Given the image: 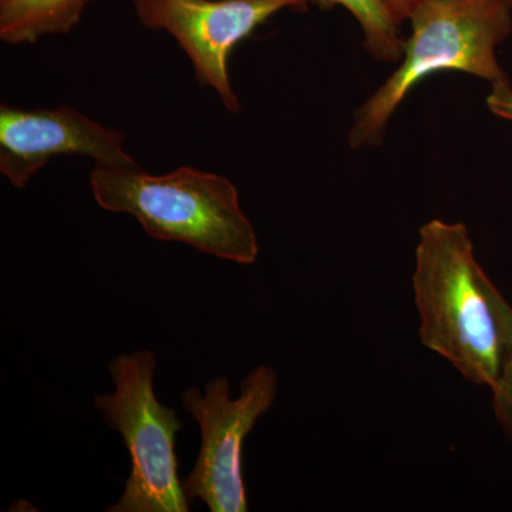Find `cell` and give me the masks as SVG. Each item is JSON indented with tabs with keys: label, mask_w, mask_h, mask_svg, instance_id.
Segmentation results:
<instances>
[{
	"label": "cell",
	"mask_w": 512,
	"mask_h": 512,
	"mask_svg": "<svg viewBox=\"0 0 512 512\" xmlns=\"http://www.w3.org/2000/svg\"><path fill=\"white\" fill-rule=\"evenodd\" d=\"M491 284L466 225L431 220L420 228L413 293L421 343L467 382L488 387L500 373L503 356Z\"/></svg>",
	"instance_id": "cell-1"
},
{
	"label": "cell",
	"mask_w": 512,
	"mask_h": 512,
	"mask_svg": "<svg viewBox=\"0 0 512 512\" xmlns=\"http://www.w3.org/2000/svg\"><path fill=\"white\" fill-rule=\"evenodd\" d=\"M90 187L103 210L131 215L157 241L183 242L239 265L258 258L254 225L237 187L222 175L188 165L163 175L96 165Z\"/></svg>",
	"instance_id": "cell-2"
},
{
	"label": "cell",
	"mask_w": 512,
	"mask_h": 512,
	"mask_svg": "<svg viewBox=\"0 0 512 512\" xmlns=\"http://www.w3.org/2000/svg\"><path fill=\"white\" fill-rule=\"evenodd\" d=\"M400 66L356 110L352 148L380 146L387 123L421 80L460 72L491 84L508 80L495 49L512 30L510 0H426L410 15Z\"/></svg>",
	"instance_id": "cell-3"
},
{
	"label": "cell",
	"mask_w": 512,
	"mask_h": 512,
	"mask_svg": "<svg viewBox=\"0 0 512 512\" xmlns=\"http://www.w3.org/2000/svg\"><path fill=\"white\" fill-rule=\"evenodd\" d=\"M156 353L120 355L109 365L113 393L96 396L97 412L123 437L131 458L126 488L107 512H188L190 501L178 478L175 439L183 427L175 410L154 392Z\"/></svg>",
	"instance_id": "cell-4"
},
{
	"label": "cell",
	"mask_w": 512,
	"mask_h": 512,
	"mask_svg": "<svg viewBox=\"0 0 512 512\" xmlns=\"http://www.w3.org/2000/svg\"><path fill=\"white\" fill-rule=\"evenodd\" d=\"M278 387V373L258 366L242 380L237 399H231L227 377L210 380L204 394L195 387L185 390L184 407L201 431L200 453L183 480L188 501L201 500L211 512L248 511L242 450L256 421L274 404Z\"/></svg>",
	"instance_id": "cell-5"
},
{
	"label": "cell",
	"mask_w": 512,
	"mask_h": 512,
	"mask_svg": "<svg viewBox=\"0 0 512 512\" xmlns=\"http://www.w3.org/2000/svg\"><path fill=\"white\" fill-rule=\"evenodd\" d=\"M312 0H134L144 28L164 30L190 57L202 87L217 92L231 113L241 103L228 74L232 50L285 9L305 10Z\"/></svg>",
	"instance_id": "cell-6"
},
{
	"label": "cell",
	"mask_w": 512,
	"mask_h": 512,
	"mask_svg": "<svg viewBox=\"0 0 512 512\" xmlns=\"http://www.w3.org/2000/svg\"><path fill=\"white\" fill-rule=\"evenodd\" d=\"M60 156L89 157L100 167H140L124 148L120 131L72 107H0V173L13 187L25 188L50 160Z\"/></svg>",
	"instance_id": "cell-7"
},
{
	"label": "cell",
	"mask_w": 512,
	"mask_h": 512,
	"mask_svg": "<svg viewBox=\"0 0 512 512\" xmlns=\"http://www.w3.org/2000/svg\"><path fill=\"white\" fill-rule=\"evenodd\" d=\"M93 0H0V40L8 45L36 43L64 35L79 25Z\"/></svg>",
	"instance_id": "cell-8"
},
{
	"label": "cell",
	"mask_w": 512,
	"mask_h": 512,
	"mask_svg": "<svg viewBox=\"0 0 512 512\" xmlns=\"http://www.w3.org/2000/svg\"><path fill=\"white\" fill-rule=\"evenodd\" d=\"M316 5L322 9L336 5L348 9L362 28L365 35L363 43L373 59L386 63L402 60L404 40L384 0H319Z\"/></svg>",
	"instance_id": "cell-9"
},
{
	"label": "cell",
	"mask_w": 512,
	"mask_h": 512,
	"mask_svg": "<svg viewBox=\"0 0 512 512\" xmlns=\"http://www.w3.org/2000/svg\"><path fill=\"white\" fill-rule=\"evenodd\" d=\"M490 295L503 335L500 373L490 389L495 417L512 440V308L494 284L490 286Z\"/></svg>",
	"instance_id": "cell-10"
},
{
	"label": "cell",
	"mask_w": 512,
	"mask_h": 512,
	"mask_svg": "<svg viewBox=\"0 0 512 512\" xmlns=\"http://www.w3.org/2000/svg\"><path fill=\"white\" fill-rule=\"evenodd\" d=\"M490 96L487 97V106L495 116L512 121V89L508 80L491 84Z\"/></svg>",
	"instance_id": "cell-11"
},
{
	"label": "cell",
	"mask_w": 512,
	"mask_h": 512,
	"mask_svg": "<svg viewBox=\"0 0 512 512\" xmlns=\"http://www.w3.org/2000/svg\"><path fill=\"white\" fill-rule=\"evenodd\" d=\"M423 2H426V0H384V5H386L396 25L400 26L404 20H409L413 10Z\"/></svg>",
	"instance_id": "cell-12"
},
{
	"label": "cell",
	"mask_w": 512,
	"mask_h": 512,
	"mask_svg": "<svg viewBox=\"0 0 512 512\" xmlns=\"http://www.w3.org/2000/svg\"><path fill=\"white\" fill-rule=\"evenodd\" d=\"M319 0H312V3H318Z\"/></svg>",
	"instance_id": "cell-13"
},
{
	"label": "cell",
	"mask_w": 512,
	"mask_h": 512,
	"mask_svg": "<svg viewBox=\"0 0 512 512\" xmlns=\"http://www.w3.org/2000/svg\"><path fill=\"white\" fill-rule=\"evenodd\" d=\"M510 3H511V5H512V0H510Z\"/></svg>",
	"instance_id": "cell-14"
}]
</instances>
